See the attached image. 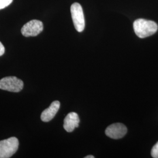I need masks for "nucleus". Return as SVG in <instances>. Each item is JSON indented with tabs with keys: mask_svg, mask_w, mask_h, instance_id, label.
<instances>
[{
	"mask_svg": "<svg viewBox=\"0 0 158 158\" xmlns=\"http://www.w3.org/2000/svg\"><path fill=\"white\" fill-rule=\"evenodd\" d=\"M5 53V48L2 44L0 42V56H2Z\"/></svg>",
	"mask_w": 158,
	"mask_h": 158,
	"instance_id": "obj_11",
	"label": "nucleus"
},
{
	"mask_svg": "<svg viewBox=\"0 0 158 158\" xmlns=\"http://www.w3.org/2000/svg\"><path fill=\"white\" fill-rule=\"evenodd\" d=\"M23 88V83L15 76H8L0 80V89L11 92H19Z\"/></svg>",
	"mask_w": 158,
	"mask_h": 158,
	"instance_id": "obj_4",
	"label": "nucleus"
},
{
	"mask_svg": "<svg viewBox=\"0 0 158 158\" xmlns=\"http://www.w3.org/2000/svg\"><path fill=\"white\" fill-rule=\"evenodd\" d=\"M12 1L13 0H0V10L4 9L10 6Z\"/></svg>",
	"mask_w": 158,
	"mask_h": 158,
	"instance_id": "obj_9",
	"label": "nucleus"
},
{
	"mask_svg": "<svg viewBox=\"0 0 158 158\" xmlns=\"http://www.w3.org/2000/svg\"><path fill=\"white\" fill-rule=\"evenodd\" d=\"M127 132V128L124 125L115 123L108 126L106 130V135L114 139H118L124 137Z\"/></svg>",
	"mask_w": 158,
	"mask_h": 158,
	"instance_id": "obj_6",
	"label": "nucleus"
},
{
	"mask_svg": "<svg viewBox=\"0 0 158 158\" xmlns=\"http://www.w3.org/2000/svg\"><path fill=\"white\" fill-rule=\"evenodd\" d=\"M19 147V141L16 137L0 141V158H11Z\"/></svg>",
	"mask_w": 158,
	"mask_h": 158,
	"instance_id": "obj_2",
	"label": "nucleus"
},
{
	"mask_svg": "<svg viewBox=\"0 0 158 158\" xmlns=\"http://www.w3.org/2000/svg\"><path fill=\"white\" fill-rule=\"evenodd\" d=\"M136 35L140 38H145L155 34L158 30L157 23L145 19H138L133 24Z\"/></svg>",
	"mask_w": 158,
	"mask_h": 158,
	"instance_id": "obj_1",
	"label": "nucleus"
},
{
	"mask_svg": "<svg viewBox=\"0 0 158 158\" xmlns=\"http://www.w3.org/2000/svg\"><path fill=\"white\" fill-rule=\"evenodd\" d=\"M60 106V103L59 101L53 102L49 106V107L45 109L40 116V119L44 122H49L56 115L57 111H59Z\"/></svg>",
	"mask_w": 158,
	"mask_h": 158,
	"instance_id": "obj_8",
	"label": "nucleus"
},
{
	"mask_svg": "<svg viewBox=\"0 0 158 158\" xmlns=\"http://www.w3.org/2000/svg\"><path fill=\"white\" fill-rule=\"evenodd\" d=\"M80 119L77 114L74 112L69 113L64 119L63 128L68 132L73 131L79 127Z\"/></svg>",
	"mask_w": 158,
	"mask_h": 158,
	"instance_id": "obj_7",
	"label": "nucleus"
},
{
	"mask_svg": "<svg viewBox=\"0 0 158 158\" xmlns=\"http://www.w3.org/2000/svg\"><path fill=\"white\" fill-rule=\"evenodd\" d=\"M70 11L75 28L79 32H81L85 27V17L81 6L77 2L73 3L71 6Z\"/></svg>",
	"mask_w": 158,
	"mask_h": 158,
	"instance_id": "obj_3",
	"label": "nucleus"
},
{
	"mask_svg": "<svg viewBox=\"0 0 158 158\" xmlns=\"http://www.w3.org/2000/svg\"><path fill=\"white\" fill-rule=\"evenodd\" d=\"M43 23L37 19H33L25 23L21 29V33L25 37L36 36L42 32Z\"/></svg>",
	"mask_w": 158,
	"mask_h": 158,
	"instance_id": "obj_5",
	"label": "nucleus"
},
{
	"mask_svg": "<svg viewBox=\"0 0 158 158\" xmlns=\"http://www.w3.org/2000/svg\"><path fill=\"white\" fill-rule=\"evenodd\" d=\"M85 158H94V156H92V155H89V156H85Z\"/></svg>",
	"mask_w": 158,
	"mask_h": 158,
	"instance_id": "obj_12",
	"label": "nucleus"
},
{
	"mask_svg": "<svg viewBox=\"0 0 158 158\" xmlns=\"http://www.w3.org/2000/svg\"><path fill=\"white\" fill-rule=\"evenodd\" d=\"M151 155L153 158H158V142L153 147L151 151Z\"/></svg>",
	"mask_w": 158,
	"mask_h": 158,
	"instance_id": "obj_10",
	"label": "nucleus"
}]
</instances>
